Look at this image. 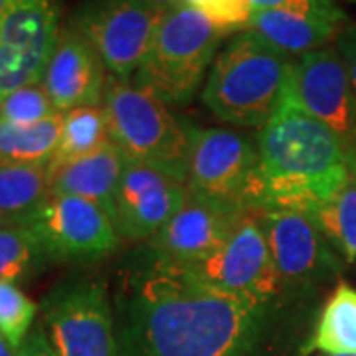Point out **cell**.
<instances>
[{
	"instance_id": "6da1fadb",
	"label": "cell",
	"mask_w": 356,
	"mask_h": 356,
	"mask_svg": "<svg viewBox=\"0 0 356 356\" xmlns=\"http://www.w3.org/2000/svg\"><path fill=\"white\" fill-rule=\"evenodd\" d=\"M280 307L259 305L166 266L143 245L119 269L121 356H259Z\"/></svg>"
},
{
	"instance_id": "7a4b0ae2",
	"label": "cell",
	"mask_w": 356,
	"mask_h": 356,
	"mask_svg": "<svg viewBox=\"0 0 356 356\" xmlns=\"http://www.w3.org/2000/svg\"><path fill=\"white\" fill-rule=\"evenodd\" d=\"M255 212L313 214L350 180L348 149L299 103L293 81L275 115L259 127Z\"/></svg>"
},
{
	"instance_id": "3957f363",
	"label": "cell",
	"mask_w": 356,
	"mask_h": 356,
	"mask_svg": "<svg viewBox=\"0 0 356 356\" xmlns=\"http://www.w3.org/2000/svg\"><path fill=\"white\" fill-rule=\"evenodd\" d=\"M295 58L252 30L238 32L208 72L202 103L216 119L236 127H264L285 99Z\"/></svg>"
},
{
	"instance_id": "277c9868",
	"label": "cell",
	"mask_w": 356,
	"mask_h": 356,
	"mask_svg": "<svg viewBox=\"0 0 356 356\" xmlns=\"http://www.w3.org/2000/svg\"><path fill=\"white\" fill-rule=\"evenodd\" d=\"M224 36L198 8L188 4L166 8L131 83L165 105L191 103L214 64Z\"/></svg>"
},
{
	"instance_id": "5b68a950",
	"label": "cell",
	"mask_w": 356,
	"mask_h": 356,
	"mask_svg": "<svg viewBox=\"0 0 356 356\" xmlns=\"http://www.w3.org/2000/svg\"><path fill=\"white\" fill-rule=\"evenodd\" d=\"M103 111L111 143L125 159L186 180L188 127L168 111V105L131 81L109 77Z\"/></svg>"
},
{
	"instance_id": "8992f818",
	"label": "cell",
	"mask_w": 356,
	"mask_h": 356,
	"mask_svg": "<svg viewBox=\"0 0 356 356\" xmlns=\"http://www.w3.org/2000/svg\"><path fill=\"white\" fill-rule=\"evenodd\" d=\"M188 194L236 210H254L257 147L232 129L188 127Z\"/></svg>"
},
{
	"instance_id": "52a82bcc",
	"label": "cell",
	"mask_w": 356,
	"mask_h": 356,
	"mask_svg": "<svg viewBox=\"0 0 356 356\" xmlns=\"http://www.w3.org/2000/svg\"><path fill=\"white\" fill-rule=\"evenodd\" d=\"M42 311L58 356H121L115 309L102 280L74 277L58 283Z\"/></svg>"
},
{
	"instance_id": "ba28073f",
	"label": "cell",
	"mask_w": 356,
	"mask_h": 356,
	"mask_svg": "<svg viewBox=\"0 0 356 356\" xmlns=\"http://www.w3.org/2000/svg\"><path fill=\"white\" fill-rule=\"evenodd\" d=\"M165 13L149 0H83L70 26L95 48L111 77L131 81Z\"/></svg>"
},
{
	"instance_id": "9c48e42d",
	"label": "cell",
	"mask_w": 356,
	"mask_h": 356,
	"mask_svg": "<svg viewBox=\"0 0 356 356\" xmlns=\"http://www.w3.org/2000/svg\"><path fill=\"white\" fill-rule=\"evenodd\" d=\"M285 301L305 299L341 271L337 254L313 214L299 210L257 212Z\"/></svg>"
},
{
	"instance_id": "30bf717a",
	"label": "cell",
	"mask_w": 356,
	"mask_h": 356,
	"mask_svg": "<svg viewBox=\"0 0 356 356\" xmlns=\"http://www.w3.org/2000/svg\"><path fill=\"white\" fill-rule=\"evenodd\" d=\"M192 271L220 289L259 305L287 303L255 210H245L216 254Z\"/></svg>"
},
{
	"instance_id": "8fae6325",
	"label": "cell",
	"mask_w": 356,
	"mask_h": 356,
	"mask_svg": "<svg viewBox=\"0 0 356 356\" xmlns=\"http://www.w3.org/2000/svg\"><path fill=\"white\" fill-rule=\"evenodd\" d=\"M46 257L89 264L119 248V232L102 206L77 196H50L28 222Z\"/></svg>"
},
{
	"instance_id": "7c38bea8",
	"label": "cell",
	"mask_w": 356,
	"mask_h": 356,
	"mask_svg": "<svg viewBox=\"0 0 356 356\" xmlns=\"http://www.w3.org/2000/svg\"><path fill=\"white\" fill-rule=\"evenodd\" d=\"M58 36V0H20L0 18V102L42 81Z\"/></svg>"
},
{
	"instance_id": "4fadbf2b",
	"label": "cell",
	"mask_w": 356,
	"mask_h": 356,
	"mask_svg": "<svg viewBox=\"0 0 356 356\" xmlns=\"http://www.w3.org/2000/svg\"><path fill=\"white\" fill-rule=\"evenodd\" d=\"M186 198V180L125 159L115 194L113 224L119 238L129 242H149L184 206Z\"/></svg>"
},
{
	"instance_id": "5bb4252c",
	"label": "cell",
	"mask_w": 356,
	"mask_h": 356,
	"mask_svg": "<svg viewBox=\"0 0 356 356\" xmlns=\"http://www.w3.org/2000/svg\"><path fill=\"white\" fill-rule=\"evenodd\" d=\"M293 89L307 113L331 129L346 149L356 145V93L337 48L295 58Z\"/></svg>"
},
{
	"instance_id": "9a60e30c",
	"label": "cell",
	"mask_w": 356,
	"mask_h": 356,
	"mask_svg": "<svg viewBox=\"0 0 356 356\" xmlns=\"http://www.w3.org/2000/svg\"><path fill=\"white\" fill-rule=\"evenodd\" d=\"M243 212L188 194L184 206L143 248L161 264L192 269L216 254Z\"/></svg>"
},
{
	"instance_id": "2e32d148",
	"label": "cell",
	"mask_w": 356,
	"mask_h": 356,
	"mask_svg": "<svg viewBox=\"0 0 356 356\" xmlns=\"http://www.w3.org/2000/svg\"><path fill=\"white\" fill-rule=\"evenodd\" d=\"M105 64L95 48L76 28L60 30L42 86L60 113L83 105L103 103L107 79Z\"/></svg>"
},
{
	"instance_id": "e0dca14e",
	"label": "cell",
	"mask_w": 356,
	"mask_h": 356,
	"mask_svg": "<svg viewBox=\"0 0 356 356\" xmlns=\"http://www.w3.org/2000/svg\"><path fill=\"white\" fill-rule=\"evenodd\" d=\"M125 166V154L113 143L50 172V196H77L102 206L113 220L115 194Z\"/></svg>"
},
{
	"instance_id": "ac0fdd59",
	"label": "cell",
	"mask_w": 356,
	"mask_h": 356,
	"mask_svg": "<svg viewBox=\"0 0 356 356\" xmlns=\"http://www.w3.org/2000/svg\"><path fill=\"white\" fill-rule=\"evenodd\" d=\"M344 24L315 18L307 14L285 10H254L248 30L266 40L273 48L287 56H303L307 51L325 48Z\"/></svg>"
},
{
	"instance_id": "d6986e66",
	"label": "cell",
	"mask_w": 356,
	"mask_h": 356,
	"mask_svg": "<svg viewBox=\"0 0 356 356\" xmlns=\"http://www.w3.org/2000/svg\"><path fill=\"white\" fill-rule=\"evenodd\" d=\"M48 198V165L0 166V226H28Z\"/></svg>"
},
{
	"instance_id": "ffe728a7",
	"label": "cell",
	"mask_w": 356,
	"mask_h": 356,
	"mask_svg": "<svg viewBox=\"0 0 356 356\" xmlns=\"http://www.w3.org/2000/svg\"><path fill=\"white\" fill-rule=\"evenodd\" d=\"M111 143L107 117L99 105H83L62 113V131L48 168L67 165Z\"/></svg>"
},
{
	"instance_id": "44dd1931",
	"label": "cell",
	"mask_w": 356,
	"mask_h": 356,
	"mask_svg": "<svg viewBox=\"0 0 356 356\" xmlns=\"http://www.w3.org/2000/svg\"><path fill=\"white\" fill-rule=\"evenodd\" d=\"M62 131V113L34 125L0 121V166L48 165Z\"/></svg>"
},
{
	"instance_id": "7402d4cb",
	"label": "cell",
	"mask_w": 356,
	"mask_h": 356,
	"mask_svg": "<svg viewBox=\"0 0 356 356\" xmlns=\"http://www.w3.org/2000/svg\"><path fill=\"white\" fill-rule=\"evenodd\" d=\"M311 348L323 355H356V289L341 283L325 303Z\"/></svg>"
},
{
	"instance_id": "603a6c76",
	"label": "cell",
	"mask_w": 356,
	"mask_h": 356,
	"mask_svg": "<svg viewBox=\"0 0 356 356\" xmlns=\"http://www.w3.org/2000/svg\"><path fill=\"white\" fill-rule=\"evenodd\" d=\"M321 232L344 261H356V184L348 180L313 212Z\"/></svg>"
},
{
	"instance_id": "cb8c5ba5",
	"label": "cell",
	"mask_w": 356,
	"mask_h": 356,
	"mask_svg": "<svg viewBox=\"0 0 356 356\" xmlns=\"http://www.w3.org/2000/svg\"><path fill=\"white\" fill-rule=\"evenodd\" d=\"M46 257L28 226H0V281L18 283L34 273Z\"/></svg>"
},
{
	"instance_id": "d4e9b609",
	"label": "cell",
	"mask_w": 356,
	"mask_h": 356,
	"mask_svg": "<svg viewBox=\"0 0 356 356\" xmlns=\"http://www.w3.org/2000/svg\"><path fill=\"white\" fill-rule=\"evenodd\" d=\"M54 115H60L50 99L48 91L42 83H32L14 93L6 95L0 102V121L16 123V125H34L46 121Z\"/></svg>"
},
{
	"instance_id": "484cf974",
	"label": "cell",
	"mask_w": 356,
	"mask_h": 356,
	"mask_svg": "<svg viewBox=\"0 0 356 356\" xmlns=\"http://www.w3.org/2000/svg\"><path fill=\"white\" fill-rule=\"evenodd\" d=\"M198 10L216 26L220 32H243L248 30L254 6L250 0H202Z\"/></svg>"
},
{
	"instance_id": "4316f807",
	"label": "cell",
	"mask_w": 356,
	"mask_h": 356,
	"mask_svg": "<svg viewBox=\"0 0 356 356\" xmlns=\"http://www.w3.org/2000/svg\"><path fill=\"white\" fill-rule=\"evenodd\" d=\"M254 10H285V13L307 14L315 18H327L346 24V14L334 0H250Z\"/></svg>"
},
{
	"instance_id": "83f0119b",
	"label": "cell",
	"mask_w": 356,
	"mask_h": 356,
	"mask_svg": "<svg viewBox=\"0 0 356 356\" xmlns=\"http://www.w3.org/2000/svg\"><path fill=\"white\" fill-rule=\"evenodd\" d=\"M334 48L343 56L348 76L356 93V22H346L334 38Z\"/></svg>"
},
{
	"instance_id": "f1b7e54d",
	"label": "cell",
	"mask_w": 356,
	"mask_h": 356,
	"mask_svg": "<svg viewBox=\"0 0 356 356\" xmlns=\"http://www.w3.org/2000/svg\"><path fill=\"white\" fill-rule=\"evenodd\" d=\"M16 356H58V353L54 350L46 329L42 325H36L20 343Z\"/></svg>"
},
{
	"instance_id": "f546056e",
	"label": "cell",
	"mask_w": 356,
	"mask_h": 356,
	"mask_svg": "<svg viewBox=\"0 0 356 356\" xmlns=\"http://www.w3.org/2000/svg\"><path fill=\"white\" fill-rule=\"evenodd\" d=\"M16 350L18 348L0 332V356H16Z\"/></svg>"
},
{
	"instance_id": "4dcf8cb0",
	"label": "cell",
	"mask_w": 356,
	"mask_h": 356,
	"mask_svg": "<svg viewBox=\"0 0 356 356\" xmlns=\"http://www.w3.org/2000/svg\"><path fill=\"white\" fill-rule=\"evenodd\" d=\"M348 175H350V180L356 184V145L348 149Z\"/></svg>"
},
{
	"instance_id": "1f68e13d",
	"label": "cell",
	"mask_w": 356,
	"mask_h": 356,
	"mask_svg": "<svg viewBox=\"0 0 356 356\" xmlns=\"http://www.w3.org/2000/svg\"><path fill=\"white\" fill-rule=\"evenodd\" d=\"M18 2H20V0H0V18H4Z\"/></svg>"
},
{
	"instance_id": "d6a6232c",
	"label": "cell",
	"mask_w": 356,
	"mask_h": 356,
	"mask_svg": "<svg viewBox=\"0 0 356 356\" xmlns=\"http://www.w3.org/2000/svg\"><path fill=\"white\" fill-rule=\"evenodd\" d=\"M149 2H153V4L161 6V8H172L177 4H182V0H149Z\"/></svg>"
},
{
	"instance_id": "836d02e7",
	"label": "cell",
	"mask_w": 356,
	"mask_h": 356,
	"mask_svg": "<svg viewBox=\"0 0 356 356\" xmlns=\"http://www.w3.org/2000/svg\"><path fill=\"white\" fill-rule=\"evenodd\" d=\"M200 2H202V0H182V4H188V6H192V8H198V6H200Z\"/></svg>"
},
{
	"instance_id": "e575fe53",
	"label": "cell",
	"mask_w": 356,
	"mask_h": 356,
	"mask_svg": "<svg viewBox=\"0 0 356 356\" xmlns=\"http://www.w3.org/2000/svg\"><path fill=\"white\" fill-rule=\"evenodd\" d=\"M321 356H356V355H321Z\"/></svg>"
},
{
	"instance_id": "d590c367",
	"label": "cell",
	"mask_w": 356,
	"mask_h": 356,
	"mask_svg": "<svg viewBox=\"0 0 356 356\" xmlns=\"http://www.w3.org/2000/svg\"><path fill=\"white\" fill-rule=\"evenodd\" d=\"M346 2H356V0H346Z\"/></svg>"
}]
</instances>
